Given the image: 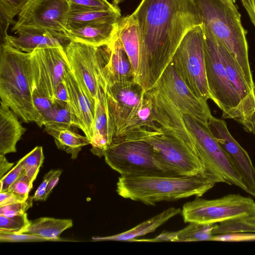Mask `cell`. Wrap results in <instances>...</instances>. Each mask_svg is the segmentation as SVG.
<instances>
[{"label":"cell","instance_id":"5b68a950","mask_svg":"<svg viewBox=\"0 0 255 255\" xmlns=\"http://www.w3.org/2000/svg\"><path fill=\"white\" fill-rule=\"evenodd\" d=\"M123 137L148 142L158 160L170 173L186 176L203 174L210 177L197 152L159 125L154 128H140Z\"/></svg>","mask_w":255,"mask_h":255},{"label":"cell","instance_id":"9c48e42d","mask_svg":"<svg viewBox=\"0 0 255 255\" xmlns=\"http://www.w3.org/2000/svg\"><path fill=\"white\" fill-rule=\"evenodd\" d=\"M104 157L109 166L121 175L170 173L158 160L152 146L144 140L114 137Z\"/></svg>","mask_w":255,"mask_h":255},{"label":"cell","instance_id":"1f68e13d","mask_svg":"<svg viewBox=\"0 0 255 255\" xmlns=\"http://www.w3.org/2000/svg\"><path fill=\"white\" fill-rule=\"evenodd\" d=\"M44 159L42 147L37 146L18 160L32 184L36 178Z\"/></svg>","mask_w":255,"mask_h":255},{"label":"cell","instance_id":"e0dca14e","mask_svg":"<svg viewBox=\"0 0 255 255\" xmlns=\"http://www.w3.org/2000/svg\"><path fill=\"white\" fill-rule=\"evenodd\" d=\"M64 81L67 90L73 125L82 130L91 142L94 136L95 111L70 66L65 71Z\"/></svg>","mask_w":255,"mask_h":255},{"label":"cell","instance_id":"c3c4849f","mask_svg":"<svg viewBox=\"0 0 255 255\" xmlns=\"http://www.w3.org/2000/svg\"><path fill=\"white\" fill-rule=\"evenodd\" d=\"M13 165L14 163L8 162L4 155L0 154V179L13 167Z\"/></svg>","mask_w":255,"mask_h":255},{"label":"cell","instance_id":"f546056e","mask_svg":"<svg viewBox=\"0 0 255 255\" xmlns=\"http://www.w3.org/2000/svg\"><path fill=\"white\" fill-rule=\"evenodd\" d=\"M189 223L185 228L176 231L177 242L211 241L213 230L217 224Z\"/></svg>","mask_w":255,"mask_h":255},{"label":"cell","instance_id":"7c38bea8","mask_svg":"<svg viewBox=\"0 0 255 255\" xmlns=\"http://www.w3.org/2000/svg\"><path fill=\"white\" fill-rule=\"evenodd\" d=\"M64 49L71 69L95 111L103 90L99 47L69 41Z\"/></svg>","mask_w":255,"mask_h":255},{"label":"cell","instance_id":"ac0fdd59","mask_svg":"<svg viewBox=\"0 0 255 255\" xmlns=\"http://www.w3.org/2000/svg\"><path fill=\"white\" fill-rule=\"evenodd\" d=\"M218 42L222 61L228 79L236 89L241 100L246 122L244 129L248 132L255 134V96L253 90L250 88L245 79L233 55L222 42L219 40Z\"/></svg>","mask_w":255,"mask_h":255},{"label":"cell","instance_id":"4fadbf2b","mask_svg":"<svg viewBox=\"0 0 255 255\" xmlns=\"http://www.w3.org/2000/svg\"><path fill=\"white\" fill-rule=\"evenodd\" d=\"M30 58L32 88L45 94L53 103L57 87L70 66L64 47L36 49L30 53Z\"/></svg>","mask_w":255,"mask_h":255},{"label":"cell","instance_id":"3957f363","mask_svg":"<svg viewBox=\"0 0 255 255\" xmlns=\"http://www.w3.org/2000/svg\"><path fill=\"white\" fill-rule=\"evenodd\" d=\"M0 98L23 122L39 125L32 98L30 53L6 43L0 47Z\"/></svg>","mask_w":255,"mask_h":255},{"label":"cell","instance_id":"60d3db41","mask_svg":"<svg viewBox=\"0 0 255 255\" xmlns=\"http://www.w3.org/2000/svg\"><path fill=\"white\" fill-rule=\"evenodd\" d=\"M72 3L100 10H115L119 7L107 0H69Z\"/></svg>","mask_w":255,"mask_h":255},{"label":"cell","instance_id":"7402d4cb","mask_svg":"<svg viewBox=\"0 0 255 255\" xmlns=\"http://www.w3.org/2000/svg\"><path fill=\"white\" fill-rule=\"evenodd\" d=\"M17 117L7 106L0 101V155L16 152V144L26 131Z\"/></svg>","mask_w":255,"mask_h":255},{"label":"cell","instance_id":"b9f144b4","mask_svg":"<svg viewBox=\"0 0 255 255\" xmlns=\"http://www.w3.org/2000/svg\"><path fill=\"white\" fill-rule=\"evenodd\" d=\"M56 170L52 169L45 174L42 182L38 186L33 195V199L34 201H45L47 199L46 198L47 186L49 179L54 174Z\"/></svg>","mask_w":255,"mask_h":255},{"label":"cell","instance_id":"7dc6e473","mask_svg":"<svg viewBox=\"0 0 255 255\" xmlns=\"http://www.w3.org/2000/svg\"><path fill=\"white\" fill-rule=\"evenodd\" d=\"M62 173V170L61 169H57L54 173V174L52 175V176L50 178L49 180L47 188L46 191V198L47 199L49 195V194L51 193L53 188L56 186V185L58 183L59 177Z\"/></svg>","mask_w":255,"mask_h":255},{"label":"cell","instance_id":"cb8c5ba5","mask_svg":"<svg viewBox=\"0 0 255 255\" xmlns=\"http://www.w3.org/2000/svg\"><path fill=\"white\" fill-rule=\"evenodd\" d=\"M181 212V210L180 208L170 207L129 230L110 236L93 237H92V240L94 241H116L133 242L139 237L154 232L157 228L170 218Z\"/></svg>","mask_w":255,"mask_h":255},{"label":"cell","instance_id":"4dcf8cb0","mask_svg":"<svg viewBox=\"0 0 255 255\" xmlns=\"http://www.w3.org/2000/svg\"><path fill=\"white\" fill-rule=\"evenodd\" d=\"M238 232L255 233V215L217 224L213 230V234L214 235Z\"/></svg>","mask_w":255,"mask_h":255},{"label":"cell","instance_id":"484cf974","mask_svg":"<svg viewBox=\"0 0 255 255\" xmlns=\"http://www.w3.org/2000/svg\"><path fill=\"white\" fill-rule=\"evenodd\" d=\"M121 18L119 8L115 10H100L70 2L66 30L76 29L99 20H119Z\"/></svg>","mask_w":255,"mask_h":255},{"label":"cell","instance_id":"8fae6325","mask_svg":"<svg viewBox=\"0 0 255 255\" xmlns=\"http://www.w3.org/2000/svg\"><path fill=\"white\" fill-rule=\"evenodd\" d=\"M70 5L69 0H30L18 14L12 31L45 30L68 40L64 32L66 30Z\"/></svg>","mask_w":255,"mask_h":255},{"label":"cell","instance_id":"74e56055","mask_svg":"<svg viewBox=\"0 0 255 255\" xmlns=\"http://www.w3.org/2000/svg\"><path fill=\"white\" fill-rule=\"evenodd\" d=\"M32 98L35 108L40 116V122L38 126L42 127V118L52 107L53 103L45 94L34 88H32Z\"/></svg>","mask_w":255,"mask_h":255},{"label":"cell","instance_id":"30bf717a","mask_svg":"<svg viewBox=\"0 0 255 255\" xmlns=\"http://www.w3.org/2000/svg\"><path fill=\"white\" fill-rule=\"evenodd\" d=\"M200 197L183 206L185 222L215 224L255 215V202L249 197L232 194L211 200Z\"/></svg>","mask_w":255,"mask_h":255},{"label":"cell","instance_id":"681fc988","mask_svg":"<svg viewBox=\"0 0 255 255\" xmlns=\"http://www.w3.org/2000/svg\"><path fill=\"white\" fill-rule=\"evenodd\" d=\"M223 1H224L226 4L229 5L230 6H231L232 8L238 10V7L236 5V4H235L232 0H222Z\"/></svg>","mask_w":255,"mask_h":255},{"label":"cell","instance_id":"816d5d0a","mask_svg":"<svg viewBox=\"0 0 255 255\" xmlns=\"http://www.w3.org/2000/svg\"><path fill=\"white\" fill-rule=\"evenodd\" d=\"M233 2L236 4V0H232Z\"/></svg>","mask_w":255,"mask_h":255},{"label":"cell","instance_id":"277c9868","mask_svg":"<svg viewBox=\"0 0 255 255\" xmlns=\"http://www.w3.org/2000/svg\"><path fill=\"white\" fill-rule=\"evenodd\" d=\"M202 21L212 34L231 53L250 88L253 90L252 73L249 60L247 31L241 14L222 0H194Z\"/></svg>","mask_w":255,"mask_h":255},{"label":"cell","instance_id":"f1b7e54d","mask_svg":"<svg viewBox=\"0 0 255 255\" xmlns=\"http://www.w3.org/2000/svg\"><path fill=\"white\" fill-rule=\"evenodd\" d=\"M41 125L42 127L45 125L65 127L73 126L68 103L55 101L50 109L43 116Z\"/></svg>","mask_w":255,"mask_h":255},{"label":"cell","instance_id":"ab89813d","mask_svg":"<svg viewBox=\"0 0 255 255\" xmlns=\"http://www.w3.org/2000/svg\"><path fill=\"white\" fill-rule=\"evenodd\" d=\"M23 170L21 164L18 161L16 164L0 179V192L8 191Z\"/></svg>","mask_w":255,"mask_h":255},{"label":"cell","instance_id":"8992f818","mask_svg":"<svg viewBox=\"0 0 255 255\" xmlns=\"http://www.w3.org/2000/svg\"><path fill=\"white\" fill-rule=\"evenodd\" d=\"M207 81L211 100L222 111V117L246 127L239 95L227 76L216 38L203 24Z\"/></svg>","mask_w":255,"mask_h":255},{"label":"cell","instance_id":"83f0119b","mask_svg":"<svg viewBox=\"0 0 255 255\" xmlns=\"http://www.w3.org/2000/svg\"><path fill=\"white\" fill-rule=\"evenodd\" d=\"M158 124L155 122L152 102L145 94V97L133 115L115 134L114 137L126 136L143 128H154Z\"/></svg>","mask_w":255,"mask_h":255},{"label":"cell","instance_id":"ee69618b","mask_svg":"<svg viewBox=\"0 0 255 255\" xmlns=\"http://www.w3.org/2000/svg\"><path fill=\"white\" fill-rule=\"evenodd\" d=\"M23 201L10 191L8 190L0 193V207Z\"/></svg>","mask_w":255,"mask_h":255},{"label":"cell","instance_id":"d6a6232c","mask_svg":"<svg viewBox=\"0 0 255 255\" xmlns=\"http://www.w3.org/2000/svg\"><path fill=\"white\" fill-rule=\"evenodd\" d=\"M30 221L27 214L11 217L0 215V232L19 234L23 233L30 225Z\"/></svg>","mask_w":255,"mask_h":255},{"label":"cell","instance_id":"8d00e7d4","mask_svg":"<svg viewBox=\"0 0 255 255\" xmlns=\"http://www.w3.org/2000/svg\"><path fill=\"white\" fill-rule=\"evenodd\" d=\"M49 241L44 237L29 233L12 234L0 232V243Z\"/></svg>","mask_w":255,"mask_h":255},{"label":"cell","instance_id":"f6af8a7d","mask_svg":"<svg viewBox=\"0 0 255 255\" xmlns=\"http://www.w3.org/2000/svg\"><path fill=\"white\" fill-rule=\"evenodd\" d=\"M54 98V102L60 101L68 103L67 90L64 80L58 85L56 89Z\"/></svg>","mask_w":255,"mask_h":255},{"label":"cell","instance_id":"f907efd6","mask_svg":"<svg viewBox=\"0 0 255 255\" xmlns=\"http://www.w3.org/2000/svg\"><path fill=\"white\" fill-rule=\"evenodd\" d=\"M253 92H254V95L255 96V84L254 87L253 88Z\"/></svg>","mask_w":255,"mask_h":255},{"label":"cell","instance_id":"52a82bcc","mask_svg":"<svg viewBox=\"0 0 255 255\" xmlns=\"http://www.w3.org/2000/svg\"><path fill=\"white\" fill-rule=\"evenodd\" d=\"M183 118L207 174L216 183L235 185L254 196L211 133L208 124L187 115L183 114Z\"/></svg>","mask_w":255,"mask_h":255},{"label":"cell","instance_id":"603a6c76","mask_svg":"<svg viewBox=\"0 0 255 255\" xmlns=\"http://www.w3.org/2000/svg\"><path fill=\"white\" fill-rule=\"evenodd\" d=\"M117 34L130 62L135 82L139 67L140 46L137 22L132 14L121 17Z\"/></svg>","mask_w":255,"mask_h":255},{"label":"cell","instance_id":"2e32d148","mask_svg":"<svg viewBox=\"0 0 255 255\" xmlns=\"http://www.w3.org/2000/svg\"><path fill=\"white\" fill-rule=\"evenodd\" d=\"M208 126L244 183L255 196V167L248 152L233 137L224 120L212 116L208 121Z\"/></svg>","mask_w":255,"mask_h":255},{"label":"cell","instance_id":"f35d334b","mask_svg":"<svg viewBox=\"0 0 255 255\" xmlns=\"http://www.w3.org/2000/svg\"><path fill=\"white\" fill-rule=\"evenodd\" d=\"M211 241L242 242L255 241V233L238 232L213 235Z\"/></svg>","mask_w":255,"mask_h":255},{"label":"cell","instance_id":"4316f807","mask_svg":"<svg viewBox=\"0 0 255 255\" xmlns=\"http://www.w3.org/2000/svg\"><path fill=\"white\" fill-rule=\"evenodd\" d=\"M73 226L71 219L41 217L30 221L24 233H29L44 237L49 241H63L60 238L61 233Z\"/></svg>","mask_w":255,"mask_h":255},{"label":"cell","instance_id":"bcb514c9","mask_svg":"<svg viewBox=\"0 0 255 255\" xmlns=\"http://www.w3.org/2000/svg\"><path fill=\"white\" fill-rule=\"evenodd\" d=\"M255 27V0H241Z\"/></svg>","mask_w":255,"mask_h":255},{"label":"cell","instance_id":"d590c367","mask_svg":"<svg viewBox=\"0 0 255 255\" xmlns=\"http://www.w3.org/2000/svg\"><path fill=\"white\" fill-rule=\"evenodd\" d=\"M33 200V196H29L24 201L0 207V215L11 217L24 214L32 206Z\"/></svg>","mask_w":255,"mask_h":255},{"label":"cell","instance_id":"7a4b0ae2","mask_svg":"<svg viewBox=\"0 0 255 255\" xmlns=\"http://www.w3.org/2000/svg\"><path fill=\"white\" fill-rule=\"evenodd\" d=\"M216 183L205 174L171 173L124 175L119 177L116 191L121 197L154 205L191 196L201 197Z\"/></svg>","mask_w":255,"mask_h":255},{"label":"cell","instance_id":"ba28073f","mask_svg":"<svg viewBox=\"0 0 255 255\" xmlns=\"http://www.w3.org/2000/svg\"><path fill=\"white\" fill-rule=\"evenodd\" d=\"M170 63L189 89L199 98L211 100L208 86L202 25L196 26L184 36Z\"/></svg>","mask_w":255,"mask_h":255},{"label":"cell","instance_id":"6da1fadb","mask_svg":"<svg viewBox=\"0 0 255 255\" xmlns=\"http://www.w3.org/2000/svg\"><path fill=\"white\" fill-rule=\"evenodd\" d=\"M132 14L140 46L135 82L146 93L170 63L185 34L202 21L194 0H141Z\"/></svg>","mask_w":255,"mask_h":255},{"label":"cell","instance_id":"7bdbcfd3","mask_svg":"<svg viewBox=\"0 0 255 255\" xmlns=\"http://www.w3.org/2000/svg\"><path fill=\"white\" fill-rule=\"evenodd\" d=\"M133 242H177L176 232H163L161 234L152 239H135Z\"/></svg>","mask_w":255,"mask_h":255},{"label":"cell","instance_id":"d4e9b609","mask_svg":"<svg viewBox=\"0 0 255 255\" xmlns=\"http://www.w3.org/2000/svg\"><path fill=\"white\" fill-rule=\"evenodd\" d=\"M45 131L51 135L57 147L70 154L71 158H77L83 147L91 144V141L85 135L75 132L72 127H58L45 125Z\"/></svg>","mask_w":255,"mask_h":255},{"label":"cell","instance_id":"836d02e7","mask_svg":"<svg viewBox=\"0 0 255 255\" xmlns=\"http://www.w3.org/2000/svg\"><path fill=\"white\" fill-rule=\"evenodd\" d=\"M30 0H0V16L10 23Z\"/></svg>","mask_w":255,"mask_h":255},{"label":"cell","instance_id":"5bb4252c","mask_svg":"<svg viewBox=\"0 0 255 255\" xmlns=\"http://www.w3.org/2000/svg\"><path fill=\"white\" fill-rule=\"evenodd\" d=\"M102 77L105 81L103 90L106 95L109 113L116 134L136 112L145 93L133 79L117 81Z\"/></svg>","mask_w":255,"mask_h":255},{"label":"cell","instance_id":"e575fe53","mask_svg":"<svg viewBox=\"0 0 255 255\" xmlns=\"http://www.w3.org/2000/svg\"><path fill=\"white\" fill-rule=\"evenodd\" d=\"M33 187L28 177L23 170L18 178L10 186L8 190L18 196L24 201L29 197V193Z\"/></svg>","mask_w":255,"mask_h":255},{"label":"cell","instance_id":"d6986e66","mask_svg":"<svg viewBox=\"0 0 255 255\" xmlns=\"http://www.w3.org/2000/svg\"><path fill=\"white\" fill-rule=\"evenodd\" d=\"M120 19L99 20L76 29L66 30L64 33L70 41L99 47L112 42L117 32Z\"/></svg>","mask_w":255,"mask_h":255},{"label":"cell","instance_id":"ffe728a7","mask_svg":"<svg viewBox=\"0 0 255 255\" xmlns=\"http://www.w3.org/2000/svg\"><path fill=\"white\" fill-rule=\"evenodd\" d=\"M115 131L109 113L106 95L103 90L95 105L91 151L99 157L104 156L115 137Z\"/></svg>","mask_w":255,"mask_h":255},{"label":"cell","instance_id":"9a60e30c","mask_svg":"<svg viewBox=\"0 0 255 255\" xmlns=\"http://www.w3.org/2000/svg\"><path fill=\"white\" fill-rule=\"evenodd\" d=\"M154 87L162 92L183 115L190 116L208 124L212 115L207 101L199 98L189 89L171 63L165 69Z\"/></svg>","mask_w":255,"mask_h":255},{"label":"cell","instance_id":"44dd1931","mask_svg":"<svg viewBox=\"0 0 255 255\" xmlns=\"http://www.w3.org/2000/svg\"><path fill=\"white\" fill-rule=\"evenodd\" d=\"M14 32L17 36L7 35L2 43L28 53L36 49L64 47V42L70 41L45 30L22 29Z\"/></svg>","mask_w":255,"mask_h":255}]
</instances>
